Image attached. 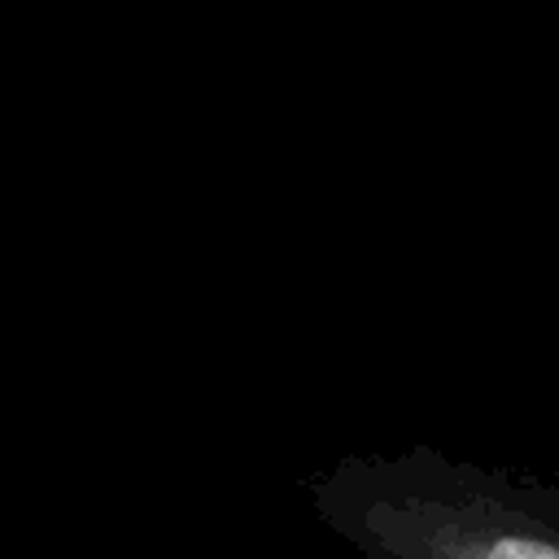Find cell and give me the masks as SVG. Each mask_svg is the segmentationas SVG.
Masks as SVG:
<instances>
[{
  "label": "cell",
  "mask_w": 559,
  "mask_h": 559,
  "mask_svg": "<svg viewBox=\"0 0 559 559\" xmlns=\"http://www.w3.org/2000/svg\"><path fill=\"white\" fill-rule=\"evenodd\" d=\"M310 507L362 559H559V480L437 445L341 454Z\"/></svg>",
  "instance_id": "6da1fadb"
}]
</instances>
